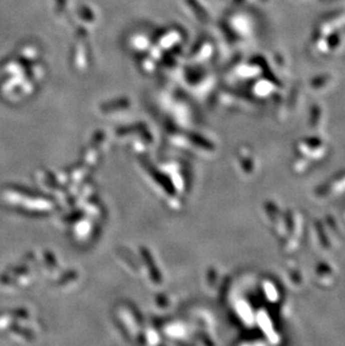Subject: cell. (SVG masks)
Returning a JSON list of instances; mask_svg holds the SVG:
<instances>
[]
</instances>
